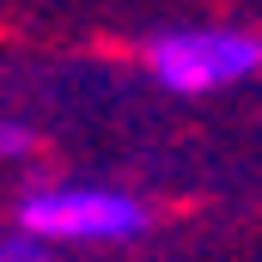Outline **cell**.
<instances>
[{"instance_id":"1","label":"cell","mask_w":262,"mask_h":262,"mask_svg":"<svg viewBox=\"0 0 262 262\" xmlns=\"http://www.w3.org/2000/svg\"><path fill=\"white\" fill-rule=\"evenodd\" d=\"M152 226V207L110 183H31L18 201V232L37 244H128Z\"/></svg>"},{"instance_id":"3","label":"cell","mask_w":262,"mask_h":262,"mask_svg":"<svg viewBox=\"0 0 262 262\" xmlns=\"http://www.w3.org/2000/svg\"><path fill=\"white\" fill-rule=\"evenodd\" d=\"M37 152V128L18 116H0V159H31Z\"/></svg>"},{"instance_id":"2","label":"cell","mask_w":262,"mask_h":262,"mask_svg":"<svg viewBox=\"0 0 262 262\" xmlns=\"http://www.w3.org/2000/svg\"><path fill=\"white\" fill-rule=\"evenodd\" d=\"M146 73L171 98H207L220 85H238V79L262 73V37L256 31H232V25L165 31V37L146 43Z\"/></svg>"},{"instance_id":"4","label":"cell","mask_w":262,"mask_h":262,"mask_svg":"<svg viewBox=\"0 0 262 262\" xmlns=\"http://www.w3.org/2000/svg\"><path fill=\"white\" fill-rule=\"evenodd\" d=\"M0 262H55V250L37 244V238H25V232L12 226V232H0Z\"/></svg>"}]
</instances>
